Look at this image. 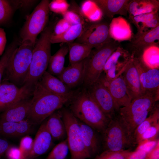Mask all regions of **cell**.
<instances>
[{"instance_id": "24", "label": "cell", "mask_w": 159, "mask_h": 159, "mask_svg": "<svg viewBox=\"0 0 159 159\" xmlns=\"http://www.w3.org/2000/svg\"><path fill=\"white\" fill-rule=\"evenodd\" d=\"M109 33L111 38L118 42L130 40L133 35L129 24L121 16L112 19Z\"/></svg>"}, {"instance_id": "14", "label": "cell", "mask_w": 159, "mask_h": 159, "mask_svg": "<svg viewBox=\"0 0 159 159\" xmlns=\"http://www.w3.org/2000/svg\"><path fill=\"white\" fill-rule=\"evenodd\" d=\"M137 70L143 94L150 93L159 96V70L146 67L138 57H133Z\"/></svg>"}, {"instance_id": "41", "label": "cell", "mask_w": 159, "mask_h": 159, "mask_svg": "<svg viewBox=\"0 0 159 159\" xmlns=\"http://www.w3.org/2000/svg\"><path fill=\"white\" fill-rule=\"evenodd\" d=\"M33 141L32 138L29 136H26L21 139L19 148L24 154V159L32 149Z\"/></svg>"}, {"instance_id": "32", "label": "cell", "mask_w": 159, "mask_h": 159, "mask_svg": "<svg viewBox=\"0 0 159 159\" xmlns=\"http://www.w3.org/2000/svg\"><path fill=\"white\" fill-rule=\"evenodd\" d=\"M148 68H159V47L158 44L151 45L146 48L138 57Z\"/></svg>"}, {"instance_id": "31", "label": "cell", "mask_w": 159, "mask_h": 159, "mask_svg": "<svg viewBox=\"0 0 159 159\" xmlns=\"http://www.w3.org/2000/svg\"><path fill=\"white\" fill-rule=\"evenodd\" d=\"M84 29L83 24L72 25L67 30L61 34L55 35L52 34L51 43L52 44L72 43L80 37Z\"/></svg>"}, {"instance_id": "36", "label": "cell", "mask_w": 159, "mask_h": 159, "mask_svg": "<svg viewBox=\"0 0 159 159\" xmlns=\"http://www.w3.org/2000/svg\"><path fill=\"white\" fill-rule=\"evenodd\" d=\"M17 47L16 44L15 43L10 44L7 48L0 59V85L9 58Z\"/></svg>"}, {"instance_id": "2", "label": "cell", "mask_w": 159, "mask_h": 159, "mask_svg": "<svg viewBox=\"0 0 159 159\" xmlns=\"http://www.w3.org/2000/svg\"><path fill=\"white\" fill-rule=\"evenodd\" d=\"M158 100L159 96L145 93L120 108L118 115L133 146L135 145L133 137L135 130L154 109Z\"/></svg>"}, {"instance_id": "15", "label": "cell", "mask_w": 159, "mask_h": 159, "mask_svg": "<svg viewBox=\"0 0 159 159\" xmlns=\"http://www.w3.org/2000/svg\"><path fill=\"white\" fill-rule=\"evenodd\" d=\"M159 40V26L144 32H138L130 40L132 54L140 57L143 51L151 45L157 44L155 42Z\"/></svg>"}, {"instance_id": "39", "label": "cell", "mask_w": 159, "mask_h": 159, "mask_svg": "<svg viewBox=\"0 0 159 159\" xmlns=\"http://www.w3.org/2000/svg\"><path fill=\"white\" fill-rule=\"evenodd\" d=\"M159 132V122L151 126L145 131L142 136L140 142L144 140L156 139Z\"/></svg>"}, {"instance_id": "3", "label": "cell", "mask_w": 159, "mask_h": 159, "mask_svg": "<svg viewBox=\"0 0 159 159\" xmlns=\"http://www.w3.org/2000/svg\"><path fill=\"white\" fill-rule=\"evenodd\" d=\"M26 119L34 124L43 122L68 103L71 98L61 97L47 90L38 81L34 85Z\"/></svg>"}, {"instance_id": "29", "label": "cell", "mask_w": 159, "mask_h": 159, "mask_svg": "<svg viewBox=\"0 0 159 159\" xmlns=\"http://www.w3.org/2000/svg\"><path fill=\"white\" fill-rule=\"evenodd\" d=\"M67 44L69 49L70 65L85 59L93 48L89 45L83 43L74 42Z\"/></svg>"}, {"instance_id": "42", "label": "cell", "mask_w": 159, "mask_h": 159, "mask_svg": "<svg viewBox=\"0 0 159 159\" xmlns=\"http://www.w3.org/2000/svg\"><path fill=\"white\" fill-rule=\"evenodd\" d=\"M158 142L159 139L143 141L138 144L136 150H141L147 153L154 148Z\"/></svg>"}, {"instance_id": "35", "label": "cell", "mask_w": 159, "mask_h": 159, "mask_svg": "<svg viewBox=\"0 0 159 159\" xmlns=\"http://www.w3.org/2000/svg\"><path fill=\"white\" fill-rule=\"evenodd\" d=\"M158 12L142 14L133 17H129V19L132 23L136 26L137 28L140 25H142L138 31L142 29L144 24L155 18L158 16Z\"/></svg>"}, {"instance_id": "26", "label": "cell", "mask_w": 159, "mask_h": 159, "mask_svg": "<svg viewBox=\"0 0 159 159\" xmlns=\"http://www.w3.org/2000/svg\"><path fill=\"white\" fill-rule=\"evenodd\" d=\"M32 124L25 119L19 122L0 121V134L7 137H18L29 133Z\"/></svg>"}, {"instance_id": "34", "label": "cell", "mask_w": 159, "mask_h": 159, "mask_svg": "<svg viewBox=\"0 0 159 159\" xmlns=\"http://www.w3.org/2000/svg\"><path fill=\"white\" fill-rule=\"evenodd\" d=\"M132 151L126 149L117 151L105 150L94 159H126Z\"/></svg>"}, {"instance_id": "25", "label": "cell", "mask_w": 159, "mask_h": 159, "mask_svg": "<svg viewBox=\"0 0 159 159\" xmlns=\"http://www.w3.org/2000/svg\"><path fill=\"white\" fill-rule=\"evenodd\" d=\"M59 110L48 117L46 125L53 140L61 141L66 138L67 133L61 111Z\"/></svg>"}, {"instance_id": "11", "label": "cell", "mask_w": 159, "mask_h": 159, "mask_svg": "<svg viewBox=\"0 0 159 159\" xmlns=\"http://www.w3.org/2000/svg\"><path fill=\"white\" fill-rule=\"evenodd\" d=\"M34 87L26 85L18 87L15 84L3 81L0 85V113L32 95Z\"/></svg>"}, {"instance_id": "21", "label": "cell", "mask_w": 159, "mask_h": 159, "mask_svg": "<svg viewBox=\"0 0 159 159\" xmlns=\"http://www.w3.org/2000/svg\"><path fill=\"white\" fill-rule=\"evenodd\" d=\"M133 57L122 74L132 100L143 94L139 74L133 62Z\"/></svg>"}, {"instance_id": "30", "label": "cell", "mask_w": 159, "mask_h": 159, "mask_svg": "<svg viewBox=\"0 0 159 159\" xmlns=\"http://www.w3.org/2000/svg\"><path fill=\"white\" fill-rule=\"evenodd\" d=\"M159 122V109L156 105L148 117L137 127L133 135L135 146L140 142L142 136L145 131L151 126Z\"/></svg>"}, {"instance_id": "27", "label": "cell", "mask_w": 159, "mask_h": 159, "mask_svg": "<svg viewBox=\"0 0 159 159\" xmlns=\"http://www.w3.org/2000/svg\"><path fill=\"white\" fill-rule=\"evenodd\" d=\"M159 1L154 0H130L127 7L129 17L142 14L158 12Z\"/></svg>"}, {"instance_id": "47", "label": "cell", "mask_w": 159, "mask_h": 159, "mask_svg": "<svg viewBox=\"0 0 159 159\" xmlns=\"http://www.w3.org/2000/svg\"><path fill=\"white\" fill-rule=\"evenodd\" d=\"M144 159H159V142L154 148L146 154Z\"/></svg>"}, {"instance_id": "10", "label": "cell", "mask_w": 159, "mask_h": 159, "mask_svg": "<svg viewBox=\"0 0 159 159\" xmlns=\"http://www.w3.org/2000/svg\"><path fill=\"white\" fill-rule=\"evenodd\" d=\"M110 24L106 21H94L84 29L75 42L87 44L94 48L111 41L113 39L110 34Z\"/></svg>"}, {"instance_id": "9", "label": "cell", "mask_w": 159, "mask_h": 159, "mask_svg": "<svg viewBox=\"0 0 159 159\" xmlns=\"http://www.w3.org/2000/svg\"><path fill=\"white\" fill-rule=\"evenodd\" d=\"M101 137L104 150L120 151L133 146L118 115L110 119Z\"/></svg>"}, {"instance_id": "17", "label": "cell", "mask_w": 159, "mask_h": 159, "mask_svg": "<svg viewBox=\"0 0 159 159\" xmlns=\"http://www.w3.org/2000/svg\"><path fill=\"white\" fill-rule=\"evenodd\" d=\"M106 86L117 106L119 109L128 105L132 100L129 94L122 75L109 81L105 80L103 75H101Z\"/></svg>"}, {"instance_id": "22", "label": "cell", "mask_w": 159, "mask_h": 159, "mask_svg": "<svg viewBox=\"0 0 159 159\" xmlns=\"http://www.w3.org/2000/svg\"><path fill=\"white\" fill-rule=\"evenodd\" d=\"M31 99L19 101L12 105L0 115V121L19 122L27 118L29 114Z\"/></svg>"}, {"instance_id": "16", "label": "cell", "mask_w": 159, "mask_h": 159, "mask_svg": "<svg viewBox=\"0 0 159 159\" xmlns=\"http://www.w3.org/2000/svg\"><path fill=\"white\" fill-rule=\"evenodd\" d=\"M53 139L46 125L43 122L39 128L33 141V147L24 159H34L47 153L53 145Z\"/></svg>"}, {"instance_id": "23", "label": "cell", "mask_w": 159, "mask_h": 159, "mask_svg": "<svg viewBox=\"0 0 159 159\" xmlns=\"http://www.w3.org/2000/svg\"><path fill=\"white\" fill-rule=\"evenodd\" d=\"M46 89L57 95L71 98L74 92L59 78L46 71L39 81Z\"/></svg>"}, {"instance_id": "28", "label": "cell", "mask_w": 159, "mask_h": 159, "mask_svg": "<svg viewBox=\"0 0 159 159\" xmlns=\"http://www.w3.org/2000/svg\"><path fill=\"white\" fill-rule=\"evenodd\" d=\"M68 52L67 44L62 45L55 53L51 56L48 66L47 72L53 76H59L65 68V57Z\"/></svg>"}, {"instance_id": "19", "label": "cell", "mask_w": 159, "mask_h": 159, "mask_svg": "<svg viewBox=\"0 0 159 159\" xmlns=\"http://www.w3.org/2000/svg\"><path fill=\"white\" fill-rule=\"evenodd\" d=\"M85 60L65 67L62 73L57 76L58 78L70 88L75 87L83 83Z\"/></svg>"}, {"instance_id": "5", "label": "cell", "mask_w": 159, "mask_h": 159, "mask_svg": "<svg viewBox=\"0 0 159 159\" xmlns=\"http://www.w3.org/2000/svg\"><path fill=\"white\" fill-rule=\"evenodd\" d=\"M35 45L28 41L21 42L9 58L3 81L23 85L29 69Z\"/></svg>"}, {"instance_id": "20", "label": "cell", "mask_w": 159, "mask_h": 159, "mask_svg": "<svg viewBox=\"0 0 159 159\" xmlns=\"http://www.w3.org/2000/svg\"><path fill=\"white\" fill-rule=\"evenodd\" d=\"M105 17L112 19L117 14L126 16L129 0H92Z\"/></svg>"}, {"instance_id": "45", "label": "cell", "mask_w": 159, "mask_h": 159, "mask_svg": "<svg viewBox=\"0 0 159 159\" xmlns=\"http://www.w3.org/2000/svg\"><path fill=\"white\" fill-rule=\"evenodd\" d=\"M6 41V34L4 29L0 27V56L2 55L5 50Z\"/></svg>"}, {"instance_id": "33", "label": "cell", "mask_w": 159, "mask_h": 159, "mask_svg": "<svg viewBox=\"0 0 159 159\" xmlns=\"http://www.w3.org/2000/svg\"><path fill=\"white\" fill-rule=\"evenodd\" d=\"M69 146L67 138L56 145L46 159H66L68 154Z\"/></svg>"}, {"instance_id": "49", "label": "cell", "mask_w": 159, "mask_h": 159, "mask_svg": "<svg viewBox=\"0 0 159 159\" xmlns=\"http://www.w3.org/2000/svg\"></svg>"}, {"instance_id": "46", "label": "cell", "mask_w": 159, "mask_h": 159, "mask_svg": "<svg viewBox=\"0 0 159 159\" xmlns=\"http://www.w3.org/2000/svg\"><path fill=\"white\" fill-rule=\"evenodd\" d=\"M146 153L139 150L132 151L126 159H144Z\"/></svg>"}, {"instance_id": "13", "label": "cell", "mask_w": 159, "mask_h": 159, "mask_svg": "<svg viewBox=\"0 0 159 159\" xmlns=\"http://www.w3.org/2000/svg\"><path fill=\"white\" fill-rule=\"evenodd\" d=\"M133 57L120 46L110 56L105 66L103 75L105 80L109 81L122 75L129 62Z\"/></svg>"}, {"instance_id": "12", "label": "cell", "mask_w": 159, "mask_h": 159, "mask_svg": "<svg viewBox=\"0 0 159 159\" xmlns=\"http://www.w3.org/2000/svg\"><path fill=\"white\" fill-rule=\"evenodd\" d=\"M87 88L90 96L102 111L111 119L114 117L119 109L105 85L101 76Z\"/></svg>"}, {"instance_id": "40", "label": "cell", "mask_w": 159, "mask_h": 159, "mask_svg": "<svg viewBox=\"0 0 159 159\" xmlns=\"http://www.w3.org/2000/svg\"><path fill=\"white\" fill-rule=\"evenodd\" d=\"M63 18L71 25L83 24L82 18L77 13L71 11H67L62 14Z\"/></svg>"}, {"instance_id": "6", "label": "cell", "mask_w": 159, "mask_h": 159, "mask_svg": "<svg viewBox=\"0 0 159 159\" xmlns=\"http://www.w3.org/2000/svg\"><path fill=\"white\" fill-rule=\"evenodd\" d=\"M119 42L112 39L98 47L94 48L85 60V74L83 83L87 87L97 81L103 72L110 56L119 47Z\"/></svg>"}, {"instance_id": "18", "label": "cell", "mask_w": 159, "mask_h": 159, "mask_svg": "<svg viewBox=\"0 0 159 159\" xmlns=\"http://www.w3.org/2000/svg\"><path fill=\"white\" fill-rule=\"evenodd\" d=\"M78 121L85 148L91 158L95 156L102 146V137L91 127L78 120Z\"/></svg>"}, {"instance_id": "48", "label": "cell", "mask_w": 159, "mask_h": 159, "mask_svg": "<svg viewBox=\"0 0 159 159\" xmlns=\"http://www.w3.org/2000/svg\"><path fill=\"white\" fill-rule=\"evenodd\" d=\"M10 146L5 140L0 138V158L5 153Z\"/></svg>"}, {"instance_id": "8", "label": "cell", "mask_w": 159, "mask_h": 159, "mask_svg": "<svg viewBox=\"0 0 159 159\" xmlns=\"http://www.w3.org/2000/svg\"><path fill=\"white\" fill-rule=\"evenodd\" d=\"M66 129L67 139L71 159L91 158L84 145L78 120L69 110H61Z\"/></svg>"}, {"instance_id": "43", "label": "cell", "mask_w": 159, "mask_h": 159, "mask_svg": "<svg viewBox=\"0 0 159 159\" xmlns=\"http://www.w3.org/2000/svg\"><path fill=\"white\" fill-rule=\"evenodd\" d=\"M72 25L66 20L63 18L60 20L53 29L52 34L57 35L61 34L67 30Z\"/></svg>"}, {"instance_id": "44", "label": "cell", "mask_w": 159, "mask_h": 159, "mask_svg": "<svg viewBox=\"0 0 159 159\" xmlns=\"http://www.w3.org/2000/svg\"><path fill=\"white\" fill-rule=\"evenodd\" d=\"M7 159H24V156L19 148L10 146L6 153Z\"/></svg>"}, {"instance_id": "4", "label": "cell", "mask_w": 159, "mask_h": 159, "mask_svg": "<svg viewBox=\"0 0 159 159\" xmlns=\"http://www.w3.org/2000/svg\"><path fill=\"white\" fill-rule=\"evenodd\" d=\"M53 29L52 25L46 27L36 41L29 69L23 85L34 87L46 71L51 56V38Z\"/></svg>"}, {"instance_id": "7", "label": "cell", "mask_w": 159, "mask_h": 159, "mask_svg": "<svg viewBox=\"0 0 159 159\" xmlns=\"http://www.w3.org/2000/svg\"><path fill=\"white\" fill-rule=\"evenodd\" d=\"M49 3L48 0H42L27 16L21 31V42L35 44L38 35L43 31L48 21Z\"/></svg>"}, {"instance_id": "1", "label": "cell", "mask_w": 159, "mask_h": 159, "mask_svg": "<svg viewBox=\"0 0 159 159\" xmlns=\"http://www.w3.org/2000/svg\"><path fill=\"white\" fill-rule=\"evenodd\" d=\"M70 110L78 120L102 134L111 119L101 110L87 89L74 93L69 101Z\"/></svg>"}, {"instance_id": "37", "label": "cell", "mask_w": 159, "mask_h": 159, "mask_svg": "<svg viewBox=\"0 0 159 159\" xmlns=\"http://www.w3.org/2000/svg\"><path fill=\"white\" fill-rule=\"evenodd\" d=\"M12 12V8L9 1L0 0V24L8 20Z\"/></svg>"}, {"instance_id": "38", "label": "cell", "mask_w": 159, "mask_h": 159, "mask_svg": "<svg viewBox=\"0 0 159 159\" xmlns=\"http://www.w3.org/2000/svg\"><path fill=\"white\" fill-rule=\"evenodd\" d=\"M69 6L65 0H53L49 4V9L55 13L62 14L67 11Z\"/></svg>"}]
</instances>
